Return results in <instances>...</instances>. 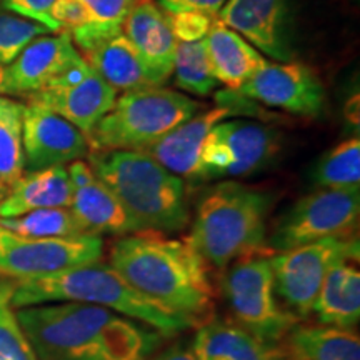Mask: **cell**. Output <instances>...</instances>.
<instances>
[{"instance_id": "obj_1", "label": "cell", "mask_w": 360, "mask_h": 360, "mask_svg": "<svg viewBox=\"0 0 360 360\" xmlns=\"http://www.w3.org/2000/svg\"><path fill=\"white\" fill-rule=\"evenodd\" d=\"M110 265L147 300L199 328L215 315L210 267L187 240L142 231L119 237L110 247Z\"/></svg>"}, {"instance_id": "obj_2", "label": "cell", "mask_w": 360, "mask_h": 360, "mask_svg": "<svg viewBox=\"0 0 360 360\" xmlns=\"http://www.w3.org/2000/svg\"><path fill=\"white\" fill-rule=\"evenodd\" d=\"M39 360H148L162 334L92 304L57 302L17 309Z\"/></svg>"}, {"instance_id": "obj_3", "label": "cell", "mask_w": 360, "mask_h": 360, "mask_svg": "<svg viewBox=\"0 0 360 360\" xmlns=\"http://www.w3.org/2000/svg\"><path fill=\"white\" fill-rule=\"evenodd\" d=\"M11 302L13 309L57 302L92 304L146 323L162 335H175L192 328L186 319L147 300L110 264H102L101 260L47 276L13 281Z\"/></svg>"}, {"instance_id": "obj_4", "label": "cell", "mask_w": 360, "mask_h": 360, "mask_svg": "<svg viewBox=\"0 0 360 360\" xmlns=\"http://www.w3.org/2000/svg\"><path fill=\"white\" fill-rule=\"evenodd\" d=\"M270 192L224 180L207 188L195 209L186 240L193 250L224 272L236 260L267 250Z\"/></svg>"}, {"instance_id": "obj_5", "label": "cell", "mask_w": 360, "mask_h": 360, "mask_svg": "<svg viewBox=\"0 0 360 360\" xmlns=\"http://www.w3.org/2000/svg\"><path fill=\"white\" fill-rule=\"evenodd\" d=\"M87 159L141 232L175 233L191 222L186 184L152 157L139 150H89Z\"/></svg>"}, {"instance_id": "obj_6", "label": "cell", "mask_w": 360, "mask_h": 360, "mask_svg": "<svg viewBox=\"0 0 360 360\" xmlns=\"http://www.w3.org/2000/svg\"><path fill=\"white\" fill-rule=\"evenodd\" d=\"M199 103L162 87L125 92L87 135L89 150H142L197 114Z\"/></svg>"}, {"instance_id": "obj_7", "label": "cell", "mask_w": 360, "mask_h": 360, "mask_svg": "<svg viewBox=\"0 0 360 360\" xmlns=\"http://www.w3.org/2000/svg\"><path fill=\"white\" fill-rule=\"evenodd\" d=\"M269 249L236 260L224 270L222 292L236 326L267 344H282L300 319L278 300Z\"/></svg>"}, {"instance_id": "obj_8", "label": "cell", "mask_w": 360, "mask_h": 360, "mask_svg": "<svg viewBox=\"0 0 360 360\" xmlns=\"http://www.w3.org/2000/svg\"><path fill=\"white\" fill-rule=\"evenodd\" d=\"M360 191L317 188L297 200L278 219L267 238L272 254L312 244L328 237H352L359 227Z\"/></svg>"}, {"instance_id": "obj_9", "label": "cell", "mask_w": 360, "mask_h": 360, "mask_svg": "<svg viewBox=\"0 0 360 360\" xmlns=\"http://www.w3.org/2000/svg\"><path fill=\"white\" fill-rule=\"evenodd\" d=\"M360 242L352 237H328L270 255L274 285L282 305L299 319L312 315L327 272L342 259H359Z\"/></svg>"}, {"instance_id": "obj_10", "label": "cell", "mask_w": 360, "mask_h": 360, "mask_svg": "<svg viewBox=\"0 0 360 360\" xmlns=\"http://www.w3.org/2000/svg\"><path fill=\"white\" fill-rule=\"evenodd\" d=\"M281 150L277 130L250 120H222L207 135L195 182L245 177L272 164Z\"/></svg>"}, {"instance_id": "obj_11", "label": "cell", "mask_w": 360, "mask_h": 360, "mask_svg": "<svg viewBox=\"0 0 360 360\" xmlns=\"http://www.w3.org/2000/svg\"><path fill=\"white\" fill-rule=\"evenodd\" d=\"M102 255L103 240L96 233L37 238L17 236L0 227V276L12 281L92 264L101 260Z\"/></svg>"}, {"instance_id": "obj_12", "label": "cell", "mask_w": 360, "mask_h": 360, "mask_svg": "<svg viewBox=\"0 0 360 360\" xmlns=\"http://www.w3.org/2000/svg\"><path fill=\"white\" fill-rule=\"evenodd\" d=\"M85 64L69 32L40 35L6 67L2 94L29 97L58 87L75 77Z\"/></svg>"}, {"instance_id": "obj_13", "label": "cell", "mask_w": 360, "mask_h": 360, "mask_svg": "<svg viewBox=\"0 0 360 360\" xmlns=\"http://www.w3.org/2000/svg\"><path fill=\"white\" fill-rule=\"evenodd\" d=\"M245 98L300 117H321L326 89L312 69L295 62H269L237 89Z\"/></svg>"}, {"instance_id": "obj_14", "label": "cell", "mask_w": 360, "mask_h": 360, "mask_svg": "<svg viewBox=\"0 0 360 360\" xmlns=\"http://www.w3.org/2000/svg\"><path fill=\"white\" fill-rule=\"evenodd\" d=\"M217 19L277 62L294 57L289 0H227Z\"/></svg>"}, {"instance_id": "obj_15", "label": "cell", "mask_w": 360, "mask_h": 360, "mask_svg": "<svg viewBox=\"0 0 360 360\" xmlns=\"http://www.w3.org/2000/svg\"><path fill=\"white\" fill-rule=\"evenodd\" d=\"M22 147L27 172L67 165L89 154L87 137L74 124L34 103L24 107Z\"/></svg>"}, {"instance_id": "obj_16", "label": "cell", "mask_w": 360, "mask_h": 360, "mask_svg": "<svg viewBox=\"0 0 360 360\" xmlns=\"http://www.w3.org/2000/svg\"><path fill=\"white\" fill-rule=\"evenodd\" d=\"M27 103L44 107L74 124L85 137L117 101V90L110 87L96 70L85 64L69 82L25 97Z\"/></svg>"}, {"instance_id": "obj_17", "label": "cell", "mask_w": 360, "mask_h": 360, "mask_svg": "<svg viewBox=\"0 0 360 360\" xmlns=\"http://www.w3.org/2000/svg\"><path fill=\"white\" fill-rule=\"evenodd\" d=\"M67 172L72 186L69 209L85 232L117 237L141 232L115 193L92 172L89 164L82 160L70 162Z\"/></svg>"}, {"instance_id": "obj_18", "label": "cell", "mask_w": 360, "mask_h": 360, "mask_svg": "<svg viewBox=\"0 0 360 360\" xmlns=\"http://www.w3.org/2000/svg\"><path fill=\"white\" fill-rule=\"evenodd\" d=\"M72 40L82 51L87 64L115 90L134 92L162 87L122 29L105 34L75 35Z\"/></svg>"}, {"instance_id": "obj_19", "label": "cell", "mask_w": 360, "mask_h": 360, "mask_svg": "<svg viewBox=\"0 0 360 360\" xmlns=\"http://www.w3.org/2000/svg\"><path fill=\"white\" fill-rule=\"evenodd\" d=\"M122 32L130 40L147 69L160 85L174 72L177 39L170 29L167 12L154 0H137L122 24Z\"/></svg>"}, {"instance_id": "obj_20", "label": "cell", "mask_w": 360, "mask_h": 360, "mask_svg": "<svg viewBox=\"0 0 360 360\" xmlns=\"http://www.w3.org/2000/svg\"><path fill=\"white\" fill-rule=\"evenodd\" d=\"M231 115V112L224 107H217V109L204 112L200 115L195 114L186 122L179 124L159 141L139 152L152 157L162 167H165L177 177L195 182L197 165H199L200 152L207 135L215 125Z\"/></svg>"}, {"instance_id": "obj_21", "label": "cell", "mask_w": 360, "mask_h": 360, "mask_svg": "<svg viewBox=\"0 0 360 360\" xmlns=\"http://www.w3.org/2000/svg\"><path fill=\"white\" fill-rule=\"evenodd\" d=\"M197 360H292L282 344H267L231 322L210 321L197 328Z\"/></svg>"}, {"instance_id": "obj_22", "label": "cell", "mask_w": 360, "mask_h": 360, "mask_svg": "<svg viewBox=\"0 0 360 360\" xmlns=\"http://www.w3.org/2000/svg\"><path fill=\"white\" fill-rule=\"evenodd\" d=\"M204 44L215 79L231 90L240 89L265 64L262 53L254 45L229 29L217 17L210 25Z\"/></svg>"}, {"instance_id": "obj_23", "label": "cell", "mask_w": 360, "mask_h": 360, "mask_svg": "<svg viewBox=\"0 0 360 360\" xmlns=\"http://www.w3.org/2000/svg\"><path fill=\"white\" fill-rule=\"evenodd\" d=\"M359 259H342L327 272L312 314L321 326L352 328L360 319Z\"/></svg>"}, {"instance_id": "obj_24", "label": "cell", "mask_w": 360, "mask_h": 360, "mask_svg": "<svg viewBox=\"0 0 360 360\" xmlns=\"http://www.w3.org/2000/svg\"><path fill=\"white\" fill-rule=\"evenodd\" d=\"M72 186L65 165L27 172L0 202V219L17 217L40 209L70 207Z\"/></svg>"}, {"instance_id": "obj_25", "label": "cell", "mask_w": 360, "mask_h": 360, "mask_svg": "<svg viewBox=\"0 0 360 360\" xmlns=\"http://www.w3.org/2000/svg\"><path fill=\"white\" fill-rule=\"evenodd\" d=\"M282 345L292 360H360V339L349 328L297 323Z\"/></svg>"}, {"instance_id": "obj_26", "label": "cell", "mask_w": 360, "mask_h": 360, "mask_svg": "<svg viewBox=\"0 0 360 360\" xmlns=\"http://www.w3.org/2000/svg\"><path fill=\"white\" fill-rule=\"evenodd\" d=\"M24 103L0 97V180L12 187L25 174L22 147Z\"/></svg>"}, {"instance_id": "obj_27", "label": "cell", "mask_w": 360, "mask_h": 360, "mask_svg": "<svg viewBox=\"0 0 360 360\" xmlns=\"http://www.w3.org/2000/svg\"><path fill=\"white\" fill-rule=\"evenodd\" d=\"M0 227L22 237L60 238L87 233L69 207L32 210L17 217L0 219Z\"/></svg>"}, {"instance_id": "obj_28", "label": "cell", "mask_w": 360, "mask_h": 360, "mask_svg": "<svg viewBox=\"0 0 360 360\" xmlns=\"http://www.w3.org/2000/svg\"><path fill=\"white\" fill-rule=\"evenodd\" d=\"M172 74L179 89L199 97L210 96L219 85L207 57L204 39L177 44Z\"/></svg>"}, {"instance_id": "obj_29", "label": "cell", "mask_w": 360, "mask_h": 360, "mask_svg": "<svg viewBox=\"0 0 360 360\" xmlns=\"http://www.w3.org/2000/svg\"><path fill=\"white\" fill-rule=\"evenodd\" d=\"M312 179L322 188H357L360 182L359 137L347 139L328 150L314 167Z\"/></svg>"}, {"instance_id": "obj_30", "label": "cell", "mask_w": 360, "mask_h": 360, "mask_svg": "<svg viewBox=\"0 0 360 360\" xmlns=\"http://www.w3.org/2000/svg\"><path fill=\"white\" fill-rule=\"evenodd\" d=\"M13 281H0V360H39L12 307Z\"/></svg>"}, {"instance_id": "obj_31", "label": "cell", "mask_w": 360, "mask_h": 360, "mask_svg": "<svg viewBox=\"0 0 360 360\" xmlns=\"http://www.w3.org/2000/svg\"><path fill=\"white\" fill-rule=\"evenodd\" d=\"M45 34H51V30L37 22L17 13L0 12V65L12 64L27 45Z\"/></svg>"}, {"instance_id": "obj_32", "label": "cell", "mask_w": 360, "mask_h": 360, "mask_svg": "<svg viewBox=\"0 0 360 360\" xmlns=\"http://www.w3.org/2000/svg\"><path fill=\"white\" fill-rule=\"evenodd\" d=\"M89 15V25L75 30L70 37L85 34H105L122 29L125 17L137 0H79Z\"/></svg>"}, {"instance_id": "obj_33", "label": "cell", "mask_w": 360, "mask_h": 360, "mask_svg": "<svg viewBox=\"0 0 360 360\" xmlns=\"http://www.w3.org/2000/svg\"><path fill=\"white\" fill-rule=\"evenodd\" d=\"M167 17L177 42H197L205 39L215 19L200 12H174L167 13Z\"/></svg>"}, {"instance_id": "obj_34", "label": "cell", "mask_w": 360, "mask_h": 360, "mask_svg": "<svg viewBox=\"0 0 360 360\" xmlns=\"http://www.w3.org/2000/svg\"><path fill=\"white\" fill-rule=\"evenodd\" d=\"M56 0H2V7L24 19L34 20L44 25L51 32L57 34V27L51 19V8Z\"/></svg>"}, {"instance_id": "obj_35", "label": "cell", "mask_w": 360, "mask_h": 360, "mask_svg": "<svg viewBox=\"0 0 360 360\" xmlns=\"http://www.w3.org/2000/svg\"><path fill=\"white\" fill-rule=\"evenodd\" d=\"M225 2L227 0H159L160 8L167 13L200 12L210 17H217Z\"/></svg>"}, {"instance_id": "obj_36", "label": "cell", "mask_w": 360, "mask_h": 360, "mask_svg": "<svg viewBox=\"0 0 360 360\" xmlns=\"http://www.w3.org/2000/svg\"><path fill=\"white\" fill-rule=\"evenodd\" d=\"M154 360H197V355L192 347H187L186 344H177L164 350Z\"/></svg>"}, {"instance_id": "obj_37", "label": "cell", "mask_w": 360, "mask_h": 360, "mask_svg": "<svg viewBox=\"0 0 360 360\" xmlns=\"http://www.w3.org/2000/svg\"><path fill=\"white\" fill-rule=\"evenodd\" d=\"M8 191H11V187H8L7 184H4L2 180H0V202L6 199V195L8 193Z\"/></svg>"}, {"instance_id": "obj_38", "label": "cell", "mask_w": 360, "mask_h": 360, "mask_svg": "<svg viewBox=\"0 0 360 360\" xmlns=\"http://www.w3.org/2000/svg\"><path fill=\"white\" fill-rule=\"evenodd\" d=\"M4 74H6V67L0 65V94L4 90Z\"/></svg>"}]
</instances>
